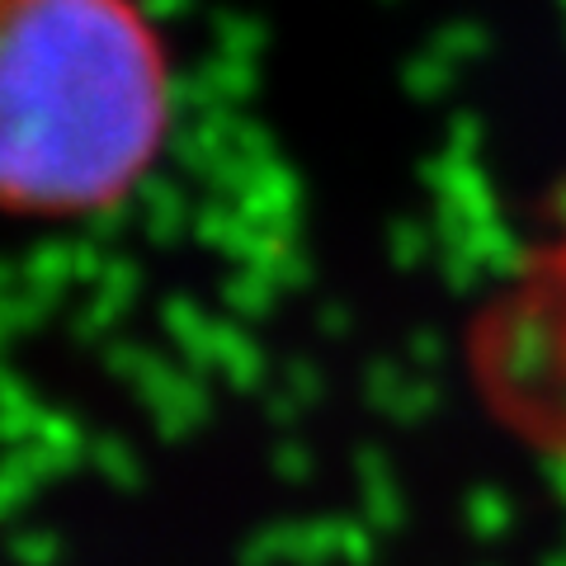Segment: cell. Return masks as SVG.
<instances>
[{"label":"cell","instance_id":"obj_1","mask_svg":"<svg viewBox=\"0 0 566 566\" xmlns=\"http://www.w3.org/2000/svg\"><path fill=\"white\" fill-rule=\"evenodd\" d=\"M161 76L128 0H0V199L85 203L142 166Z\"/></svg>","mask_w":566,"mask_h":566}]
</instances>
